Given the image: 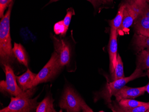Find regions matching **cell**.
<instances>
[{
	"label": "cell",
	"mask_w": 149,
	"mask_h": 112,
	"mask_svg": "<svg viewBox=\"0 0 149 112\" xmlns=\"http://www.w3.org/2000/svg\"><path fill=\"white\" fill-rule=\"evenodd\" d=\"M141 35H143L149 37V29L144 31L141 33Z\"/></svg>",
	"instance_id": "obj_27"
},
{
	"label": "cell",
	"mask_w": 149,
	"mask_h": 112,
	"mask_svg": "<svg viewBox=\"0 0 149 112\" xmlns=\"http://www.w3.org/2000/svg\"><path fill=\"white\" fill-rule=\"evenodd\" d=\"M13 50L15 57L18 61L27 67L28 66V57L26 50L22 45L20 43L15 42Z\"/></svg>",
	"instance_id": "obj_15"
},
{
	"label": "cell",
	"mask_w": 149,
	"mask_h": 112,
	"mask_svg": "<svg viewBox=\"0 0 149 112\" xmlns=\"http://www.w3.org/2000/svg\"><path fill=\"white\" fill-rule=\"evenodd\" d=\"M74 15H75V12H74V10L72 8H69L67 10V14L63 20V23L67 31L71 22L72 16Z\"/></svg>",
	"instance_id": "obj_22"
},
{
	"label": "cell",
	"mask_w": 149,
	"mask_h": 112,
	"mask_svg": "<svg viewBox=\"0 0 149 112\" xmlns=\"http://www.w3.org/2000/svg\"><path fill=\"white\" fill-rule=\"evenodd\" d=\"M118 31L111 27L110 37L109 44V70L111 74H113L116 67L118 52Z\"/></svg>",
	"instance_id": "obj_9"
},
{
	"label": "cell",
	"mask_w": 149,
	"mask_h": 112,
	"mask_svg": "<svg viewBox=\"0 0 149 112\" xmlns=\"http://www.w3.org/2000/svg\"><path fill=\"white\" fill-rule=\"evenodd\" d=\"M4 71L6 74V81L0 82V90L2 93H8L15 97L31 98L35 92V88L24 91L18 86L16 77L10 65H5Z\"/></svg>",
	"instance_id": "obj_4"
},
{
	"label": "cell",
	"mask_w": 149,
	"mask_h": 112,
	"mask_svg": "<svg viewBox=\"0 0 149 112\" xmlns=\"http://www.w3.org/2000/svg\"><path fill=\"white\" fill-rule=\"evenodd\" d=\"M60 0H50L48 4H51L53 2H56ZM90 2L93 5L95 9H97L101 5L103 4L102 0H87Z\"/></svg>",
	"instance_id": "obj_24"
},
{
	"label": "cell",
	"mask_w": 149,
	"mask_h": 112,
	"mask_svg": "<svg viewBox=\"0 0 149 112\" xmlns=\"http://www.w3.org/2000/svg\"><path fill=\"white\" fill-rule=\"evenodd\" d=\"M124 9L125 4L124 3L120 6L116 16L110 21L111 27L116 29L118 31L119 30L123 23Z\"/></svg>",
	"instance_id": "obj_19"
},
{
	"label": "cell",
	"mask_w": 149,
	"mask_h": 112,
	"mask_svg": "<svg viewBox=\"0 0 149 112\" xmlns=\"http://www.w3.org/2000/svg\"><path fill=\"white\" fill-rule=\"evenodd\" d=\"M133 45L137 54L142 50L149 48V37L135 33Z\"/></svg>",
	"instance_id": "obj_13"
},
{
	"label": "cell",
	"mask_w": 149,
	"mask_h": 112,
	"mask_svg": "<svg viewBox=\"0 0 149 112\" xmlns=\"http://www.w3.org/2000/svg\"><path fill=\"white\" fill-rule=\"evenodd\" d=\"M146 102L133 100L132 99H124L118 102V105L120 107L125 109H131L143 105Z\"/></svg>",
	"instance_id": "obj_20"
},
{
	"label": "cell",
	"mask_w": 149,
	"mask_h": 112,
	"mask_svg": "<svg viewBox=\"0 0 149 112\" xmlns=\"http://www.w3.org/2000/svg\"><path fill=\"white\" fill-rule=\"evenodd\" d=\"M146 86L139 88H131L124 86L118 91L114 96L117 102L124 99H134L143 95L145 93Z\"/></svg>",
	"instance_id": "obj_10"
},
{
	"label": "cell",
	"mask_w": 149,
	"mask_h": 112,
	"mask_svg": "<svg viewBox=\"0 0 149 112\" xmlns=\"http://www.w3.org/2000/svg\"><path fill=\"white\" fill-rule=\"evenodd\" d=\"M54 31L56 35H60L62 37H64L66 35L67 31L65 28L63 20L58 22L55 24L54 26Z\"/></svg>",
	"instance_id": "obj_21"
},
{
	"label": "cell",
	"mask_w": 149,
	"mask_h": 112,
	"mask_svg": "<svg viewBox=\"0 0 149 112\" xmlns=\"http://www.w3.org/2000/svg\"><path fill=\"white\" fill-rule=\"evenodd\" d=\"M104 4H109L113 1V0H102Z\"/></svg>",
	"instance_id": "obj_28"
},
{
	"label": "cell",
	"mask_w": 149,
	"mask_h": 112,
	"mask_svg": "<svg viewBox=\"0 0 149 112\" xmlns=\"http://www.w3.org/2000/svg\"><path fill=\"white\" fill-rule=\"evenodd\" d=\"M132 26L135 33L141 34L143 32L149 29V18L142 12L135 20Z\"/></svg>",
	"instance_id": "obj_12"
},
{
	"label": "cell",
	"mask_w": 149,
	"mask_h": 112,
	"mask_svg": "<svg viewBox=\"0 0 149 112\" xmlns=\"http://www.w3.org/2000/svg\"><path fill=\"white\" fill-rule=\"evenodd\" d=\"M111 77L112 81L118 80L120 79L125 77L123 63L119 54H118L116 67L113 74H111Z\"/></svg>",
	"instance_id": "obj_17"
},
{
	"label": "cell",
	"mask_w": 149,
	"mask_h": 112,
	"mask_svg": "<svg viewBox=\"0 0 149 112\" xmlns=\"http://www.w3.org/2000/svg\"><path fill=\"white\" fill-rule=\"evenodd\" d=\"M146 73H144L143 70L136 68L134 72L129 77L123 78L118 80L113 81L106 83L104 88L99 93L96 94L94 97L95 102L99 99H103L105 103L110 104L111 102V97L128 82L135 80L136 79L146 76Z\"/></svg>",
	"instance_id": "obj_2"
},
{
	"label": "cell",
	"mask_w": 149,
	"mask_h": 112,
	"mask_svg": "<svg viewBox=\"0 0 149 112\" xmlns=\"http://www.w3.org/2000/svg\"><path fill=\"white\" fill-rule=\"evenodd\" d=\"M54 100L51 95H48L38 105L36 112H56L54 107Z\"/></svg>",
	"instance_id": "obj_16"
},
{
	"label": "cell",
	"mask_w": 149,
	"mask_h": 112,
	"mask_svg": "<svg viewBox=\"0 0 149 112\" xmlns=\"http://www.w3.org/2000/svg\"><path fill=\"white\" fill-rule=\"evenodd\" d=\"M146 91L149 94V81L148 84L146 86Z\"/></svg>",
	"instance_id": "obj_29"
},
{
	"label": "cell",
	"mask_w": 149,
	"mask_h": 112,
	"mask_svg": "<svg viewBox=\"0 0 149 112\" xmlns=\"http://www.w3.org/2000/svg\"><path fill=\"white\" fill-rule=\"evenodd\" d=\"M125 4L123 23L118 32L120 35L124 32L133 25L134 21L142 13L148 3L138 4L126 1Z\"/></svg>",
	"instance_id": "obj_6"
},
{
	"label": "cell",
	"mask_w": 149,
	"mask_h": 112,
	"mask_svg": "<svg viewBox=\"0 0 149 112\" xmlns=\"http://www.w3.org/2000/svg\"><path fill=\"white\" fill-rule=\"evenodd\" d=\"M62 68L59 61V56L55 51L52 54L49 61L37 74L33 83L32 88L40 83L47 82L52 80Z\"/></svg>",
	"instance_id": "obj_5"
},
{
	"label": "cell",
	"mask_w": 149,
	"mask_h": 112,
	"mask_svg": "<svg viewBox=\"0 0 149 112\" xmlns=\"http://www.w3.org/2000/svg\"><path fill=\"white\" fill-rule=\"evenodd\" d=\"M136 68L143 71L149 69V48L137 53Z\"/></svg>",
	"instance_id": "obj_14"
},
{
	"label": "cell",
	"mask_w": 149,
	"mask_h": 112,
	"mask_svg": "<svg viewBox=\"0 0 149 112\" xmlns=\"http://www.w3.org/2000/svg\"><path fill=\"white\" fill-rule=\"evenodd\" d=\"M146 76H148V78H149V69L147 70V72L146 73Z\"/></svg>",
	"instance_id": "obj_30"
},
{
	"label": "cell",
	"mask_w": 149,
	"mask_h": 112,
	"mask_svg": "<svg viewBox=\"0 0 149 112\" xmlns=\"http://www.w3.org/2000/svg\"><path fill=\"white\" fill-rule=\"evenodd\" d=\"M13 0H0V17H4V12L7 7H9Z\"/></svg>",
	"instance_id": "obj_23"
},
{
	"label": "cell",
	"mask_w": 149,
	"mask_h": 112,
	"mask_svg": "<svg viewBox=\"0 0 149 112\" xmlns=\"http://www.w3.org/2000/svg\"><path fill=\"white\" fill-rule=\"evenodd\" d=\"M143 13L149 18V5L146 7L145 9L143 11Z\"/></svg>",
	"instance_id": "obj_26"
},
{
	"label": "cell",
	"mask_w": 149,
	"mask_h": 112,
	"mask_svg": "<svg viewBox=\"0 0 149 112\" xmlns=\"http://www.w3.org/2000/svg\"><path fill=\"white\" fill-rule=\"evenodd\" d=\"M127 2H134L138 4H145L149 3V0H126Z\"/></svg>",
	"instance_id": "obj_25"
},
{
	"label": "cell",
	"mask_w": 149,
	"mask_h": 112,
	"mask_svg": "<svg viewBox=\"0 0 149 112\" xmlns=\"http://www.w3.org/2000/svg\"><path fill=\"white\" fill-rule=\"evenodd\" d=\"M39 96L33 99L30 97H12L10 102L6 107L0 110L1 112H30L36 109L39 103L37 99Z\"/></svg>",
	"instance_id": "obj_7"
},
{
	"label": "cell",
	"mask_w": 149,
	"mask_h": 112,
	"mask_svg": "<svg viewBox=\"0 0 149 112\" xmlns=\"http://www.w3.org/2000/svg\"><path fill=\"white\" fill-rule=\"evenodd\" d=\"M55 51L59 56V61L62 67H68L71 61V47L70 44L64 39L56 37L51 34Z\"/></svg>",
	"instance_id": "obj_8"
},
{
	"label": "cell",
	"mask_w": 149,
	"mask_h": 112,
	"mask_svg": "<svg viewBox=\"0 0 149 112\" xmlns=\"http://www.w3.org/2000/svg\"><path fill=\"white\" fill-rule=\"evenodd\" d=\"M13 4V1L0 22V61L3 70L5 65L11 67L15 58L12 46L10 28V19Z\"/></svg>",
	"instance_id": "obj_1"
},
{
	"label": "cell",
	"mask_w": 149,
	"mask_h": 112,
	"mask_svg": "<svg viewBox=\"0 0 149 112\" xmlns=\"http://www.w3.org/2000/svg\"><path fill=\"white\" fill-rule=\"evenodd\" d=\"M37 74L33 73L29 68L24 74L20 76H16L17 83L22 90L26 91L32 88V84Z\"/></svg>",
	"instance_id": "obj_11"
},
{
	"label": "cell",
	"mask_w": 149,
	"mask_h": 112,
	"mask_svg": "<svg viewBox=\"0 0 149 112\" xmlns=\"http://www.w3.org/2000/svg\"><path fill=\"white\" fill-rule=\"evenodd\" d=\"M113 112H149V102H146L145 104L137 107L131 109H125L120 107L118 105L112 106Z\"/></svg>",
	"instance_id": "obj_18"
},
{
	"label": "cell",
	"mask_w": 149,
	"mask_h": 112,
	"mask_svg": "<svg viewBox=\"0 0 149 112\" xmlns=\"http://www.w3.org/2000/svg\"><path fill=\"white\" fill-rule=\"evenodd\" d=\"M59 106L68 112H93L82 98L69 86L65 88L59 102Z\"/></svg>",
	"instance_id": "obj_3"
}]
</instances>
